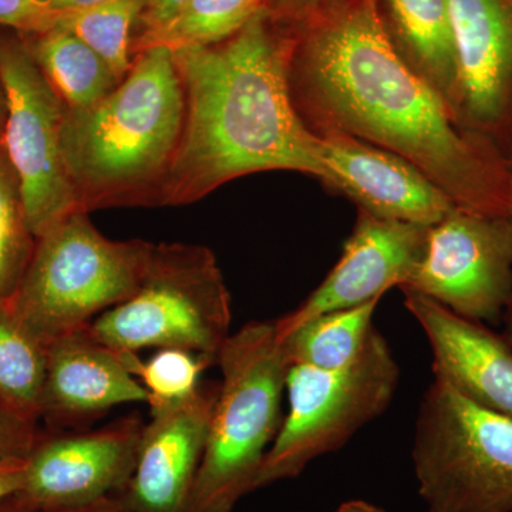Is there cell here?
I'll list each match as a JSON object with an SVG mask.
<instances>
[{"instance_id": "cb8c5ba5", "label": "cell", "mask_w": 512, "mask_h": 512, "mask_svg": "<svg viewBox=\"0 0 512 512\" xmlns=\"http://www.w3.org/2000/svg\"><path fill=\"white\" fill-rule=\"evenodd\" d=\"M37 238L30 229L18 175L0 146V301L18 291L35 252Z\"/></svg>"}, {"instance_id": "f1b7e54d", "label": "cell", "mask_w": 512, "mask_h": 512, "mask_svg": "<svg viewBox=\"0 0 512 512\" xmlns=\"http://www.w3.org/2000/svg\"><path fill=\"white\" fill-rule=\"evenodd\" d=\"M26 460L0 463V504L15 497L22 488Z\"/></svg>"}, {"instance_id": "ac0fdd59", "label": "cell", "mask_w": 512, "mask_h": 512, "mask_svg": "<svg viewBox=\"0 0 512 512\" xmlns=\"http://www.w3.org/2000/svg\"><path fill=\"white\" fill-rule=\"evenodd\" d=\"M397 49L458 120L456 56L448 0H386ZM460 123V121H458Z\"/></svg>"}, {"instance_id": "ffe728a7", "label": "cell", "mask_w": 512, "mask_h": 512, "mask_svg": "<svg viewBox=\"0 0 512 512\" xmlns=\"http://www.w3.org/2000/svg\"><path fill=\"white\" fill-rule=\"evenodd\" d=\"M380 299L322 313L279 336L291 366L336 370L350 365L365 346Z\"/></svg>"}, {"instance_id": "277c9868", "label": "cell", "mask_w": 512, "mask_h": 512, "mask_svg": "<svg viewBox=\"0 0 512 512\" xmlns=\"http://www.w3.org/2000/svg\"><path fill=\"white\" fill-rule=\"evenodd\" d=\"M222 380L192 493L191 512H232L255 491L281 429L291 363L275 320H254L229 336L218 355Z\"/></svg>"}, {"instance_id": "e575fe53", "label": "cell", "mask_w": 512, "mask_h": 512, "mask_svg": "<svg viewBox=\"0 0 512 512\" xmlns=\"http://www.w3.org/2000/svg\"><path fill=\"white\" fill-rule=\"evenodd\" d=\"M503 320L505 325L504 336L512 345V299L510 303H508L507 308H505Z\"/></svg>"}, {"instance_id": "83f0119b", "label": "cell", "mask_w": 512, "mask_h": 512, "mask_svg": "<svg viewBox=\"0 0 512 512\" xmlns=\"http://www.w3.org/2000/svg\"><path fill=\"white\" fill-rule=\"evenodd\" d=\"M185 0H147L134 37L147 35L167 25ZM134 40V39H133Z\"/></svg>"}, {"instance_id": "1f68e13d", "label": "cell", "mask_w": 512, "mask_h": 512, "mask_svg": "<svg viewBox=\"0 0 512 512\" xmlns=\"http://www.w3.org/2000/svg\"><path fill=\"white\" fill-rule=\"evenodd\" d=\"M335 512H384L382 508L377 507L375 504L367 503L363 500H352L348 503L340 505Z\"/></svg>"}, {"instance_id": "e0dca14e", "label": "cell", "mask_w": 512, "mask_h": 512, "mask_svg": "<svg viewBox=\"0 0 512 512\" xmlns=\"http://www.w3.org/2000/svg\"><path fill=\"white\" fill-rule=\"evenodd\" d=\"M148 400L146 387L123 356L101 343L89 326L47 346L40 419L77 426L111 407Z\"/></svg>"}, {"instance_id": "3957f363", "label": "cell", "mask_w": 512, "mask_h": 512, "mask_svg": "<svg viewBox=\"0 0 512 512\" xmlns=\"http://www.w3.org/2000/svg\"><path fill=\"white\" fill-rule=\"evenodd\" d=\"M184 120L183 80L165 47L134 56L126 77L93 106L66 110L63 157L80 211L158 205Z\"/></svg>"}, {"instance_id": "8992f818", "label": "cell", "mask_w": 512, "mask_h": 512, "mask_svg": "<svg viewBox=\"0 0 512 512\" xmlns=\"http://www.w3.org/2000/svg\"><path fill=\"white\" fill-rule=\"evenodd\" d=\"M231 322V295L214 252L163 242L154 244L136 292L101 313L89 329L117 353L184 349L217 365Z\"/></svg>"}, {"instance_id": "d6a6232c", "label": "cell", "mask_w": 512, "mask_h": 512, "mask_svg": "<svg viewBox=\"0 0 512 512\" xmlns=\"http://www.w3.org/2000/svg\"><path fill=\"white\" fill-rule=\"evenodd\" d=\"M6 117H8V97H6L5 83L0 73V146H2L3 133H5Z\"/></svg>"}, {"instance_id": "484cf974", "label": "cell", "mask_w": 512, "mask_h": 512, "mask_svg": "<svg viewBox=\"0 0 512 512\" xmlns=\"http://www.w3.org/2000/svg\"><path fill=\"white\" fill-rule=\"evenodd\" d=\"M63 10L43 0H0V28L16 30L19 35H40L57 28Z\"/></svg>"}, {"instance_id": "8d00e7d4", "label": "cell", "mask_w": 512, "mask_h": 512, "mask_svg": "<svg viewBox=\"0 0 512 512\" xmlns=\"http://www.w3.org/2000/svg\"><path fill=\"white\" fill-rule=\"evenodd\" d=\"M511 140H512V137H511ZM510 161H511V164H512V156L510 157Z\"/></svg>"}, {"instance_id": "836d02e7", "label": "cell", "mask_w": 512, "mask_h": 512, "mask_svg": "<svg viewBox=\"0 0 512 512\" xmlns=\"http://www.w3.org/2000/svg\"><path fill=\"white\" fill-rule=\"evenodd\" d=\"M0 512H35L29 510L26 505L20 503V501L16 500L15 497L9 498V500L3 501L0 504Z\"/></svg>"}, {"instance_id": "5bb4252c", "label": "cell", "mask_w": 512, "mask_h": 512, "mask_svg": "<svg viewBox=\"0 0 512 512\" xmlns=\"http://www.w3.org/2000/svg\"><path fill=\"white\" fill-rule=\"evenodd\" d=\"M220 382H202L185 402L151 410L136 467L117 493L131 512H191Z\"/></svg>"}, {"instance_id": "7a4b0ae2", "label": "cell", "mask_w": 512, "mask_h": 512, "mask_svg": "<svg viewBox=\"0 0 512 512\" xmlns=\"http://www.w3.org/2000/svg\"><path fill=\"white\" fill-rule=\"evenodd\" d=\"M289 49L291 37L278 32L265 8L224 42L173 52L185 120L158 207L192 204L261 171H296L326 184L320 137L289 92Z\"/></svg>"}, {"instance_id": "f546056e", "label": "cell", "mask_w": 512, "mask_h": 512, "mask_svg": "<svg viewBox=\"0 0 512 512\" xmlns=\"http://www.w3.org/2000/svg\"><path fill=\"white\" fill-rule=\"evenodd\" d=\"M53 512H131L126 507V504L121 501L117 494L109 495L103 500L96 501V503L84 505V507L72 508V510H62Z\"/></svg>"}, {"instance_id": "d590c367", "label": "cell", "mask_w": 512, "mask_h": 512, "mask_svg": "<svg viewBox=\"0 0 512 512\" xmlns=\"http://www.w3.org/2000/svg\"><path fill=\"white\" fill-rule=\"evenodd\" d=\"M269 2H271V0H265L266 6H268Z\"/></svg>"}, {"instance_id": "6da1fadb", "label": "cell", "mask_w": 512, "mask_h": 512, "mask_svg": "<svg viewBox=\"0 0 512 512\" xmlns=\"http://www.w3.org/2000/svg\"><path fill=\"white\" fill-rule=\"evenodd\" d=\"M289 92L315 134L339 133L419 167L457 207L512 215V164L461 126L404 59L377 0H330L293 39Z\"/></svg>"}, {"instance_id": "4fadbf2b", "label": "cell", "mask_w": 512, "mask_h": 512, "mask_svg": "<svg viewBox=\"0 0 512 512\" xmlns=\"http://www.w3.org/2000/svg\"><path fill=\"white\" fill-rule=\"evenodd\" d=\"M427 231L360 210L338 264L298 308L275 319L279 336L322 313L355 308L402 288L420 262Z\"/></svg>"}, {"instance_id": "2e32d148", "label": "cell", "mask_w": 512, "mask_h": 512, "mask_svg": "<svg viewBox=\"0 0 512 512\" xmlns=\"http://www.w3.org/2000/svg\"><path fill=\"white\" fill-rule=\"evenodd\" d=\"M402 291L404 306L429 340L434 376L485 409L512 417V345L507 338L419 292Z\"/></svg>"}, {"instance_id": "4316f807", "label": "cell", "mask_w": 512, "mask_h": 512, "mask_svg": "<svg viewBox=\"0 0 512 512\" xmlns=\"http://www.w3.org/2000/svg\"><path fill=\"white\" fill-rule=\"evenodd\" d=\"M39 439L36 423L0 400V463L26 460Z\"/></svg>"}, {"instance_id": "d4e9b609", "label": "cell", "mask_w": 512, "mask_h": 512, "mask_svg": "<svg viewBox=\"0 0 512 512\" xmlns=\"http://www.w3.org/2000/svg\"><path fill=\"white\" fill-rule=\"evenodd\" d=\"M130 372L146 387L150 409L185 402L197 393L201 375L211 360L184 349H158L150 359L137 353H120Z\"/></svg>"}, {"instance_id": "603a6c76", "label": "cell", "mask_w": 512, "mask_h": 512, "mask_svg": "<svg viewBox=\"0 0 512 512\" xmlns=\"http://www.w3.org/2000/svg\"><path fill=\"white\" fill-rule=\"evenodd\" d=\"M147 0H106L89 8L63 10L59 26L99 55L119 82L133 64L134 33Z\"/></svg>"}, {"instance_id": "4dcf8cb0", "label": "cell", "mask_w": 512, "mask_h": 512, "mask_svg": "<svg viewBox=\"0 0 512 512\" xmlns=\"http://www.w3.org/2000/svg\"><path fill=\"white\" fill-rule=\"evenodd\" d=\"M47 5L59 10H74L89 8L97 3L106 2V0H43Z\"/></svg>"}, {"instance_id": "9a60e30c", "label": "cell", "mask_w": 512, "mask_h": 512, "mask_svg": "<svg viewBox=\"0 0 512 512\" xmlns=\"http://www.w3.org/2000/svg\"><path fill=\"white\" fill-rule=\"evenodd\" d=\"M326 184L360 210L407 224L431 227L457 207L419 167L392 151L339 133L318 134Z\"/></svg>"}, {"instance_id": "7c38bea8", "label": "cell", "mask_w": 512, "mask_h": 512, "mask_svg": "<svg viewBox=\"0 0 512 512\" xmlns=\"http://www.w3.org/2000/svg\"><path fill=\"white\" fill-rule=\"evenodd\" d=\"M448 8L458 121L501 147L512 137V0H448Z\"/></svg>"}, {"instance_id": "52a82bcc", "label": "cell", "mask_w": 512, "mask_h": 512, "mask_svg": "<svg viewBox=\"0 0 512 512\" xmlns=\"http://www.w3.org/2000/svg\"><path fill=\"white\" fill-rule=\"evenodd\" d=\"M429 512H512V417L434 376L421 397L412 450Z\"/></svg>"}, {"instance_id": "d6986e66", "label": "cell", "mask_w": 512, "mask_h": 512, "mask_svg": "<svg viewBox=\"0 0 512 512\" xmlns=\"http://www.w3.org/2000/svg\"><path fill=\"white\" fill-rule=\"evenodd\" d=\"M20 37L66 110L87 109L120 83L107 63L69 30Z\"/></svg>"}, {"instance_id": "5b68a950", "label": "cell", "mask_w": 512, "mask_h": 512, "mask_svg": "<svg viewBox=\"0 0 512 512\" xmlns=\"http://www.w3.org/2000/svg\"><path fill=\"white\" fill-rule=\"evenodd\" d=\"M154 244L114 241L74 211L37 238L35 252L9 305L43 346L92 325L140 285Z\"/></svg>"}, {"instance_id": "44dd1931", "label": "cell", "mask_w": 512, "mask_h": 512, "mask_svg": "<svg viewBox=\"0 0 512 512\" xmlns=\"http://www.w3.org/2000/svg\"><path fill=\"white\" fill-rule=\"evenodd\" d=\"M265 8V0H185L163 28L134 37L133 59L151 47L177 52L217 45L238 33Z\"/></svg>"}, {"instance_id": "30bf717a", "label": "cell", "mask_w": 512, "mask_h": 512, "mask_svg": "<svg viewBox=\"0 0 512 512\" xmlns=\"http://www.w3.org/2000/svg\"><path fill=\"white\" fill-rule=\"evenodd\" d=\"M410 289L477 322H498L512 299V215L454 207L427 231Z\"/></svg>"}, {"instance_id": "ba28073f", "label": "cell", "mask_w": 512, "mask_h": 512, "mask_svg": "<svg viewBox=\"0 0 512 512\" xmlns=\"http://www.w3.org/2000/svg\"><path fill=\"white\" fill-rule=\"evenodd\" d=\"M399 380V363L376 328L342 369L291 366L286 377L289 412L266 453L256 490L298 478L316 458L345 446L389 409Z\"/></svg>"}, {"instance_id": "8fae6325", "label": "cell", "mask_w": 512, "mask_h": 512, "mask_svg": "<svg viewBox=\"0 0 512 512\" xmlns=\"http://www.w3.org/2000/svg\"><path fill=\"white\" fill-rule=\"evenodd\" d=\"M143 420L123 417L86 433L40 437L15 495L29 510H72L120 493L136 467Z\"/></svg>"}, {"instance_id": "9c48e42d", "label": "cell", "mask_w": 512, "mask_h": 512, "mask_svg": "<svg viewBox=\"0 0 512 512\" xmlns=\"http://www.w3.org/2000/svg\"><path fill=\"white\" fill-rule=\"evenodd\" d=\"M0 73L8 97L2 146L18 175L36 238L80 211L62 148L66 107L53 92L22 37H0Z\"/></svg>"}, {"instance_id": "7402d4cb", "label": "cell", "mask_w": 512, "mask_h": 512, "mask_svg": "<svg viewBox=\"0 0 512 512\" xmlns=\"http://www.w3.org/2000/svg\"><path fill=\"white\" fill-rule=\"evenodd\" d=\"M46 346L0 301V400L26 420L42 416Z\"/></svg>"}]
</instances>
